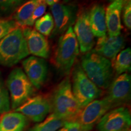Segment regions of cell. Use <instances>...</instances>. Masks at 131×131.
Here are the masks:
<instances>
[{
	"instance_id": "obj_1",
	"label": "cell",
	"mask_w": 131,
	"mask_h": 131,
	"mask_svg": "<svg viewBox=\"0 0 131 131\" xmlns=\"http://www.w3.org/2000/svg\"><path fill=\"white\" fill-rule=\"evenodd\" d=\"M81 67L88 77L100 89L109 88L114 78L110 60L91 50L81 57Z\"/></svg>"
},
{
	"instance_id": "obj_2",
	"label": "cell",
	"mask_w": 131,
	"mask_h": 131,
	"mask_svg": "<svg viewBox=\"0 0 131 131\" xmlns=\"http://www.w3.org/2000/svg\"><path fill=\"white\" fill-rule=\"evenodd\" d=\"M50 104L51 114L66 122L73 120L81 111L72 91L69 77H66L55 88Z\"/></svg>"
},
{
	"instance_id": "obj_3",
	"label": "cell",
	"mask_w": 131,
	"mask_h": 131,
	"mask_svg": "<svg viewBox=\"0 0 131 131\" xmlns=\"http://www.w3.org/2000/svg\"><path fill=\"white\" fill-rule=\"evenodd\" d=\"M29 55L21 27L15 29L0 40V65L11 67Z\"/></svg>"
},
{
	"instance_id": "obj_4",
	"label": "cell",
	"mask_w": 131,
	"mask_h": 131,
	"mask_svg": "<svg viewBox=\"0 0 131 131\" xmlns=\"http://www.w3.org/2000/svg\"><path fill=\"white\" fill-rule=\"evenodd\" d=\"M79 52L78 42L70 27L59 38L54 57L55 67L61 75L69 76Z\"/></svg>"
},
{
	"instance_id": "obj_5",
	"label": "cell",
	"mask_w": 131,
	"mask_h": 131,
	"mask_svg": "<svg viewBox=\"0 0 131 131\" xmlns=\"http://www.w3.org/2000/svg\"><path fill=\"white\" fill-rule=\"evenodd\" d=\"M72 77V91L81 109L97 100L103 94L102 90L98 88L84 72L80 63H77L73 66Z\"/></svg>"
},
{
	"instance_id": "obj_6",
	"label": "cell",
	"mask_w": 131,
	"mask_h": 131,
	"mask_svg": "<svg viewBox=\"0 0 131 131\" xmlns=\"http://www.w3.org/2000/svg\"><path fill=\"white\" fill-rule=\"evenodd\" d=\"M6 84L10 93L11 106L14 110L32 97L35 93L34 86L20 68H16L11 71Z\"/></svg>"
},
{
	"instance_id": "obj_7",
	"label": "cell",
	"mask_w": 131,
	"mask_h": 131,
	"mask_svg": "<svg viewBox=\"0 0 131 131\" xmlns=\"http://www.w3.org/2000/svg\"><path fill=\"white\" fill-rule=\"evenodd\" d=\"M112 109V106L106 97L95 100L81 109L72 121L77 122L85 130L90 131L103 116Z\"/></svg>"
},
{
	"instance_id": "obj_8",
	"label": "cell",
	"mask_w": 131,
	"mask_h": 131,
	"mask_svg": "<svg viewBox=\"0 0 131 131\" xmlns=\"http://www.w3.org/2000/svg\"><path fill=\"white\" fill-rule=\"evenodd\" d=\"M52 17L54 21V29L51 37L63 35L72 27L77 16V7L73 4L59 3L50 6Z\"/></svg>"
},
{
	"instance_id": "obj_9",
	"label": "cell",
	"mask_w": 131,
	"mask_h": 131,
	"mask_svg": "<svg viewBox=\"0 0 131 131\" xmlns=\"http://www.w3.org/2000/svg\"><path fill=\"white\" fill-rule=\"evenodd\" d=\"M131 124L130 111L127 107H118L108 111L97 124L98 131H124Z\"/></svg>"
},
{
	"instance_id": "obj_10",
	"label": "cell",
	"mask_w": 131,
	"mask_h": 131,
	"mask_svg": "<svg viewBox=\"0 0 131 131\" xmlns=\"http://www.w3.org/2000/svg\"><path fill=\"white\" fill-rule=\"evenodd\" d=\"M15 111L24 115L32 122L40 123L51 112V104L46 96L37 95L30 97Z\"/></svg>"
},
{
	"instance_id": "obj_11",
	"label": "cell",
	"mask_w": 131,
	"mask_h": 131,
	"mask_svg": "<svg viewBox=\"0 0 131 131\" xmlns=\"http://www.w3.org/2000/svg\"><path fill=\"white\" fill-rule=\"evenodd\" d=\"M106 96L112 109L124 105L130 100L131 77L127 73L118 75L111 82Z\"/></svg>"
},
{
	"instance_id": "obj_12",
	"label": "cell",
	"mask_w": 131,
	"mask_h": 131,
	"mask_svg": "<svg viewBox=\"0 0 131 131\" xmlns=\"http://www.w3.org/2000/svg\"><path fill=\"white\" fill-rule=\"evenodd\" d=\"M74 34L79 45L80 52L86 53L95 45L94 35L90 24L89 12L83 10L77 15L74 26Z\"/></svg>"
},
{
	"instance_id": "obj_13",
	"label": "cell",
	"mask_w": 131,
	"mask_h": 131,
	"mask_svg": "<svg viewBox=\"0 0 131 131\" xmlns=\"http://www.w3.org/2000/svg\"><path fill=\"white\" fill-rule=\"evenodd\" d=\"M24 73L36 89H40L45 83L48 73V65L45 59L35 56L23 61Z\"/></svg>"
},
{
	"instance_id": "obj_14",
	"label": "cell",
	"mask_w": 131,
	"mask_h": 131,
	"mask_svg": "<svg viewBox=\"0 0 131 131\" xmlns=\"http://www.w3.org/2000/svg\"><path fill=\"white\" fill-rule=\"evenodd\" d=\"M29 53L41 58H47L50 55V46L46 37L30 27L22 28Z\"/></svg>"
},
{
	"instance_id": "obj_15",
	"label": "cell",
	"mask_w": 131,
	"mask_h": 131,
	"mask_svg": "<svg viewBox=\"0 0 131 131\" xmlns=\"http://www.w3.org/2000/svg\"><path fill=\"white\" fill-rule=\"evenodd\" d=\"M125 46L124 38L122 35L109 37L105 35L98 38L94 50L101 56L114 61L119 52Z\"/></svg>"
},
{
	"instance_id": "obj_16",
	"label": "cell",
	"mask_w": 131,
	"mask_h": 131,
	"mask_svg": "<svg viewBox=\"0 0 131 131\" xmlns=\"http://www.w3.org/2000/svg\"><path fill=\"white\" fill-rule=\"evenodd\" d=\"M105 11L107 32L109 37H117L120 35L122 30L121 14L123 0H110Z\"/></svg>"
},
{
	"instance_id": "obj_17",
	"label": "cell",
	"mask_w": 131,
	"mask_h": 131,
	"mask_svg": "<svg viewBox=\"0 0 131 131\" xmlns=\"http://www.w3.org/2000/svg\"><path fill=\"white\" fill-rule=\"evenodd\" d=\"M90 24L94 37H104L107 33L105 9L101 4H95L89 12Z\"/></svg>"
},
{
	"instance_id": "obj_18",
	"label": "cell",
	"mask_w": 131,
	"mask_h": 131,
	"mask_svg": "<svg viewBox=\"0 0 131 131\" xmlns=\"http://www.w3.org/2000/svg\"><path fill=\"white\" fill-rule=\"evenodd\" d=\"M28 119L18 112H6L0 119V131H23Z\"/></svg>"
},
{
	"instance_id": "obj_19",
	"label": "cell",
	"mask_w": 131,
	"mask_h": 131,
	"mask_svg": "<svg viewBox=\"0 0 131 131\" xmlns=\"http://www.w3.org/2000/svg\"><path fill=\"white\" fill-rule=\"evenodd\" d=\"M41 0H29L18 7L13 16V19L19 27L32 26L31 17L36 7Z\"/></svg>"
},
{
	"instance_id": "obj_20",
	"label": "cell",
	"mask_w": 131,
	"mask_h": 131,
	"mask_svg": "<svg viewBox=\"0 0 131 131\" xmlns=\"http://www.w3.org/2000/svg\"><path fill=\"white\" fill-rule=\"evenodd\" d=\"M113 69L118 76L130 71L131 69V49L130 47L121 51L114 61Z\"/></svg>"
},
{
	"instance_id": "obj_21",
	"label": "cell",
	"mask_w": 131,
	"mask_h": 131,
	"mask_svg": "<svg viewBox=\"0 0 131 131\" xmlns=\"http://www.w3.org/2000/svg\"><path fill=\"white\" fill-rule=\"evenodd\" d=\"M66 122V121L59 119L50 114L43 121L36 124L29 131H57Z\"/></svg>"
},
{
	"instance_id": "obj_22",
	"label": "cell",
	"mask_w": 131,
	"mask_h": 131,
	"mask_svg": "<svg viewBox=\"0 0 131 131\" xmlns=\"http://www.w3.org/2000/svg\"><path fill=\"white\" fill-rule=\"evenodd\" d=\"M35 29L44 36H50L54 29V21L50 14H46L35 22Z\"/></svg>"
},
{
	"instance_id": "obj_23",
	"label": "cell",
	"mask_w": 131,
	"mask_h": 131,
	"mask_svg": "<svg viewBox=\"0 0 131 131\" xmlns=\"http://www.w3.org/2000/svg\"><path fill=\"white\" fill-rule=\"evenodd\" d=\"M10 109V101L9 92L0 72V114L9 112Z\"/></svg>"
},
{
	"instance_id": "obj_24",
	"label": "cell",
	"mask_w": 131,
	"mask_h": 131,
	"mask_svg": "<svg viewBox=\"0 0 131 131\" xmlns=\"http://www.w3.org/2000/svg\"><path fill=\"white\" fill-rule=\"evenodd\" d=\"M24 0H0V16L10 14L20 6Z\"/></svg>"
},
{
	"instance_id": "obj_25",
	"label": "cell",
	"mask_w": 131,
	"mask_h": 131,
	"mask_svg": "<svg viewBox=\"0 0 131 131\" xmlns=\"http://www.w3.org/2000/svg\"><path fill=\"white\" fill-rule=\"evenodd\" d=\"M17 27H19L14 19L0 18V40Z\"/></svg>"
},
{
	"instance_id": "obj_26",
	"label": "cell",
	"mask_w": 131,
	"mask_h": 131,
	"mask_svg": "<svg viewBox=\"0 0 131 131\" xmlns=\"http://www.w3.org/2000/svg\"><path fill=\"white\" fill-rule=\"evenodd\" d=\"M123 21L129 30L131 29V0H123Z\"/></svg>"
},
{
	"instance_id": "obj_27",
	"label": "cell",
	"mask_w": 131,
	"mask_h": 131,
	"mask_svg": "<svg viewBox=\"0 0 131 131\" xmlns=\"http://www.w3.org/2000/svg\"><path fill=\"white\" fill-rule=\"evenodd\" d=\"M46 3L45 0H41L39 4L36 7L32 14V17H31V23L32 26L34 25L38 19H39L46 12Z\"/></svg>"
},
{
	"instance_id": "obj_28",
	"label": "cell",
	"mask_w": 131,
	"mask_h": 131,
	"mask_svg": "<svg viewBox=\"0 0 131 131\" xmlns=\"http://www.w3.org/2000/svg\"><path fill=\"white\" fill-rule=\"evenodd\" d=\"M57 131H87L77 122L70 121L67 122Z\"/></svg>"
},
{
	"instance_id": "obj_29",
	"label": "cell",
	"mask_w": 131,
	"mask_h": 131,
	"mask_svg": "<svg viewBox=\"0 0 131 131\" xmlns=\"http://www.w3.org/2000/svg\"><path fill=\"white\" fill-rule=\"evenodd\" d=\"M60 0H45L46 3L47 4H48L49 6H51L52 5L56 4V3H58Z\"/></svg>"
},
{
	"instance_id": "obj_30",
	"label": "cell",
	"mask_w": 131,
	"mask_h": 131,
	"mask_svg": "<svg viewBox=\"0 0 131 131\" xmlns=\"http://www.w3.org/2000/svg\"><path fill=\"white\" fill-rule=\"evenodd\" d=\"M69 1H70V0H64V2H69Z\"/></svg>"
},
{
	"instance_id": "obj_31",
	"label": "cell",
	"mask_w": 131,
	"mask_h": 131,
	"mask_svg": "<svg viewBox=\"0 0 131 131\" xmlns=\"http://www.w3.org/2000/svg\"><path fill=\"white\" fill-rule=\"evenodd\" d=\"M124 131H130V129H127V130H124Z\"/></svg>"
}]
</instances>
